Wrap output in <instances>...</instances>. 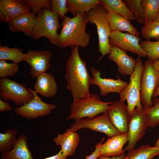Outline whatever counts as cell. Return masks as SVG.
<instances>
[{"instance_id": "obj_32", "label": "cell", "mask_w": 159, "mask_h": 159, "mask_svg": "<svg viewBox=\"0 0 159 159\" xmlns=\"http://www.w3.org/2000/svg\"><path fill=\"white\" fill-rule=\"evenodd\" d=\"M140 33L142 36L149 40L153 39L159 41V22L156 21L149 22L145 24L141 28Z\"/></svg>"}, {"instance_id": "obj_6", "label": "cell", "mask_w": 159, "mask_h": 159, "mask_svg": "<svg viewBox=\"0 0 159 159\" xmlns=\"http://www.w3.org/2000/svg\"><path fill=\"white\" fill-rule=\"evenodd\" d=\"M141 58L138 57L136 59V66L133 73L130 76L129 83L120 94V101L123 102L127 101L130 115L135 108H143L140 97V80L144 68Z\"/></svg>"}, {"instance_id": "obj_29", "label": "cell", "mask_w": 159, "mask_h": 159, "mask_svg": "<svg viewBox=\"0 0 159 159\" xmlns=\"http://www.w3.org/2000/svg\"><path fill=\"white\" fill-rule=\"evenodd\" d=\"M153 106L148 108H143L148 126L154 127L159 124V98L152 99Z\"/></svg>"}, {"instance_id": "obj_45", "label": "cell", "mask_w": 159, "mask_h": 159, "mask_svg": "<svg viewBox=\"0 0 159 159\" xmlns=\"http://www.w3.org/2000/svg\"><path fill=\"white\" fill-rule=\"evenodd\" d=\"M158 78H159V73H158Z\"/></svg>"}, {"instance_id": "obj_17", "label": "cell", "mask_w": 159, "mask_h": 159, "mask_svg": "<svg viewBox=\"0 0 159 159\" xmlns=\"http://www.w3.org/2000/svg\"><path fill=\"white\" fill-rule=\"evenodd\" d=\"M31 10L30 7L24 4L23 0H0L1 21L8 23L20 15Z\"/></svg>"}, {"instance_id": "obj_7", "label": "cell", "mask_w": 159, "mask_h": 159, "mask_svg": "<svg viewBox=\"0 0 159 159\" xmlns=\"http://www.w3.org/2000/svg\"><path fill=\"white\" fill-rule=\"evenodd\" d=\"M26 84H20L7 78L0 79V98L3 101L14 102L22 106L33 98Z\"/></svg>"}, {"instance_id": "obj_12", "label": "cell", "mask_w": 159, "mask_h": 159, "mask_svg": "<svg viewBox=\"0 0 159 159\" xmlns=\"http://www.w3.org/2000/svg\"><path fill=\"white\" fill-rule=\"evenodd\" d=\"M139 36L128 33L112 31L109 37L110 44L125 52H130L138 57H147V54L140 46Z\"/></svg>"}, {"instance_id": "obj_44", "label": "cell", "mask_w": 159, "mask_h": 159, "mask_svg": "<svg viewBox=\"0 0 159 159\" xmlns=\"http://www.w3.org/2000/svg\"><path fill=\"white\" fill-rule=\"evenodd\" d=\"M155 21L159 22V10Z\"/></svg>"}, {"instance_id": "obj_9", "label": "cell", "mask_w": 159, "mask_h": 159, "mask_svg": "<svg viewBox=\"0 0 159 159\" xmlns=\"http://www.w3.org/2000/svg\"><path fill=\"white\" fill-rule=\"evenodd\" d=\"M82 128L103 133L106 135L108 138L121 134L113 125L106 112L92 118H84L76 121L69 129L76 132Z\"/></svg>"}, {"instance_id": "obj_20", "label": "cell", "mask_w": 159, "mask_h": 159, "mask_svg": "<svg viewBox=\"0 0 159 159\" xmlns=\"http://www.w3.org/2000/svg\"><path fill=\"white\" fill-rule=\"evenodd\" d=\"M56 144L61 146V149L67 156L75 153L80 141L79 134L67 128L63 134H59L53 139Z\"/></svg>"}, {"instance_id": "obj_21", "label": "cell", "mask_w": 159, "mask_h": 159, "mask_svg": "<svg viewBox=\"0 0 159 159\" xmlns=\"http://www.w3.org/2000/svg\"><path fill=\"white\" fill-rule=\"evenodd\" d=\"M34 85L35 90L46 97H53L57 93V85L54 77L49 73H42L37 77Z\"/></svg>"}, {"instance_id": "obj_27", "label": "cell", "mask_w": 159, "mask_h": 159, "mask_svg": "<svg viewBox=\"0 0 159 159\" xmlns=\"http://www.w3.org/2000/svg\"><path fill=\"white\" fill-rule=\"evenodd\" d=\"M144 24L155 21L159 10V0H141Z\"/></svg>"}, {"instance_id": "obj_30", "label": "cell", "mask_w": 159, "mask_h": 159, "mask_svg": "<svg viewBox=\"0 0 159 159\" xmlns=\"http://www.w3.org/2000/svg\"><path fill=\"white\" fill-rule=\"evenodd\" d=\"M16 130L9 129L5 133H0V151L2 153L13 148L17 140Z\"/></svg>"}, {"instance_id": "obj_39", "label": "cell", "mask_w": 159, "mask_h": 159, "mask_svg": "<svg viewBox=\"0 0 159 159\" xmlns=\"http://www.w3.org/2000/svg\"><path fill=\"white\" fill-rule=\"evenodd\" d=\"M67 156L60 150L57 154L44 159H67Z\"/></svg>"}, {"instance_id": "obj_43", "label": "cell", "mask_w": 159, "mask_h": 159, "mask_svg": "<svg viewBox=\"0 0 159 159\" xmlns=\"http://www.w3.org/2000/svg\"><path fill=\"white\" fill-rule=\"evenodd\" d=\"M155 146L159 147V138L155 143Z\"/></svg>"}, {"instance_id": "obj_36", "label": "cell", "mask_w": 159, "mask_h": 159, "mask_svg": "<svg viewBox=\"0 0 159 159\" xmlns=\"http://www.w3.org/2000/svg\"><path fill=\"white\" fill-rule=\"evenodd\" d=\"M67 0H51L50 5L52 10L59 15V20L62 19L69 11L67 8Z\"/></svg>"}, {"instance_id": "obj_13", "label": "cell", "mask_w": 159, "mask_h": 159, "mask_svg": "<svg viewBox=\"0 0 159 159\" xmlns=\"http://www.w3.org/2000/svg\"><path fill=\"white\" fill-rule=\"evenodd\" d=\"M52 56L51 52L48 50H28L25 53L22 61L26 62L30 65L29 73L34 78L46 72L51 67L49 61Z\"/></svg>"}, {"instance_id": "obj_23", "label": "cell", "mask_w": 159, "mask_h": 159, "mask_svg": "<svg viewBox=\"0 0 159 159\" xmlns=\"http://www.w3.org/2000/svg\"><path fill=\"white\" fill-rule=\"evenodd\" d=\"M107 19L112 31L127 32L139 36L140 33L131 24L130 20L118 14H108Z\"/></svg>"}, {"instance_id": "obj_35", "label": "cell", "mask_w": 159, "mask_h": 159, "mask_svg": "<svg viewBox=\"0 0 159 159\" xmlns=\"http://www.w3.org/2000/svg\"><path fill=\"white\" fill-rule=\"evenodd\" d=\"M23 2L31 8L32 12L35 15L38 14L43 8L52 10L49 0H24Z\"/></svg>"}, {"instance_id": "obj_14", "label": "cell", "mask_w": 159, "mask_h": 159, "mask_svg": "<svg viewBox=\"0 0 159 159\" xmlns=\"http://www.w3.org/2000/svg\"><path fill=\"white\" fill-rule=\"evenodd\" d=\"M106 112L112 123L120 133H127L130 115L124 102L119 100L112 102Z\"/></svg>"}, {"instance_id": "obj_34", "label": "cell", "mask_w": 159, "mask_h": 159, "mask_svg": "<svg viewBox=\"0 0 159 159\" xmlns=\"http://www.w3.org/2000/svg\"><path fill=\"white\" fill-rule=\"evenodd\" d=\"M19 70L18 64L9 63L5 60H0V77H12L18 72Z\"/></svg>"}, {"instance_id": "obj_3", "label": "cell", "mask_w": 159, "mask_h": 159, "mask_svg": "<svg viewBox=\"0 0 159 159\" xmlns=\"http://www.w3.org/2000/svg\"><path fill=\"white\" fill-rule=\"evenodd\" d=\"M58 14L51 10L42 9L38 13L32 37L36 40L46 37L50 43L58 46V30L62 27Z\"/></svg>"}, {"instance_id": "obj_19", "label": "cell", "mask_w": 159, "mask_h": 159, "mask_svg": "<svg viewBox=\"0 0 159 159\" xmlns=\"http://www.w3.org/2000/svg\"><path fill=\"white\" fill-rule=\"evenodd\" d=\"M36 18L32 12L24 13L10 21L8 23L9 28L13 32H21L26 35L32 37Z\"/></svg>"}, {"instance_id": "obj_8", "label": "cell", "mask_w": 159, "mask_h": 159, "mask_svg": "<svg viewBox=\"0 0 159 159\" xmlns=\"http://www.w3.org/2000/svg\"><path fill=\"white\" fill-rule=\"evenodd\" d=\"M144 64L140 82V100L144 108H148L153 106V95L159 85V72L155 70L150 60L148 59Z\"/></svg>"}, {"instance_id": "obj_41", "label": "cell", "mask_w": 159, "mask_h": 159, "mask_svg": "<svg viewBox=\"0 0 159 159\" xmlns=\"http://www.w3.org/2000/svg\"><path fill=\"white\" fill-rule=\"evenodd\" d=\"M153 65L155 70L159 72V60L152 62Z\"/></svg>"}, {"instance_id": "obj_38", "label": "cell", "mask_w": 159, "mask_h": 159, "mask_svg": "<svg viewBox=\"0 0 159 159\" xmlns=\"http://www.w3.org/2000/svg\"><path fill=\"white\" fill-rule=\"evenodd\" d=\"M12 108L9 103L6 101H4L0 99V112L11 111Z\"/></svg>"}, {"instance_id": "obj_24", "label": "cell", "mask_w": 159, "mask_h": 159, "mask_svg": "<svg viewBox=\"0 0 159 159\" xmlns=\"http://www.w3.org/2000/svg\"><path fill=\"white\" fill-rule=\"evenodd\" d=\"M108 14L114 13L130 20H135L134 15L122 0H100Z\"/></svg>"}, {"instance_id": "obj_5", "label": "cell", "mask_w": 159, "mask_h": 159, "mask_svg": "<svg viewBox=\"0 0 159 159\" xmlns=\"http://www.w3.org/2000/svg\"><path fill=\"white\" fill-rule=\"evenodd\" d=\"M112 102L102 101L98 95L95 94L73 100L70 107V114L67 119H74L76 121L85 117H94L106 112Z\"/></svg>"}, {"instance_id": "obj_11", "label": "cell", "mask_w": 159, "mask_h": 159, "mask_svg": "<svg viewBox=\"0 0 159 159\" xmlns=\"http://www.w3.org/2000/svg\"><path fill=\"white\" fill-rule=\"evenodd\" d=\"M28 89L33 95L32 99L27 103L14 109V112L20 116L27 120L36 119L48 115L57 108L56 105L43 102L35 90L31 88Z\"/></svg>"}, {"instance_id": "obj_31", "label": "cell", "mask_w": 159, "mask_h": 159, "mask_svg": "<svg viewBox=\"0 0 159 159\" xmlns=\"http://www.w3.org/2000/svg\"><path fill=\"white\" fill-rule=\"evenodd\" d=\"M139 44L142 49L147 53L148 59L152 62L159 60V41L155 42L141 41Z\"/></svg>"}, {"instance_id": "obj_2", "label": "cell", "mask_w": 159, "mask_h": 159, "mask_svg": "<svg viewBox=\"0 0 159 159\" xmlns=\"http://www.w3.org/2000/svg\"><path fill=\"white\" fill-rule=\"evenodd\" d=\"M88 23L87 13H79L73 17L65 16L62 19L58 46L62 48L77 46L87 47L90 38V35L86 31Z\"/></svg>"}, {"instance_id": "obj_10", "label": "cell", "mask_w": 159, "mask_h": 159, "mask_svg": "<svg viewBox=\"0 0 159 159\" xmlns=\"http://www.w3.org/2000/svg\"><path fill=\"white\" fill-rule=\"evenodd\" d=\"M143 108H135L130 115L127 133L128 145L123 149L128 153L135 149L136 144L144 135L148 126Z\"/></svg>"}, {"instance_id": "obj_37", "label": "cell", "mask_w": 159, "mask_h": 159, "mask_svg": "<svg viewBox=\"0 0 159 159\" xmlns=\"http://www.w3.org/2000/svg\"><path fill=\"white\" fill-rule=\"evenodd\" d=\"M104 139V138H102L101 142L96 144L94 151L90 155H87L85 159H96L100 155V146Z\"/></svg>"}, {"instance_id": "obj_22", "label": "cell", "mask_w": 159, "mask_h": 159, "mask_svg": "<svg viewBox=\"0 0 159 159\" xmlns=\"http://www.w3.org/2000/svg\"><path fill=\"white\" fill-rule=\"evenodd\" d=\"M1 157L2 159H33L25 135L19 136L12 150L2 153Z\"/></svg>"}, {"instance_id": "obj_42", "label": "cell", "mask_w": 159, "mask_h": 159, "mask_svg": "<svg viewBox=\"0 0 159 159\" xmlns=\"http://www.w3.org/2000/svg\"><path fill=\"white\" fill-rule=\"evenodd\" d=\"M159 95V85L155 90L153 95V98H155Z\"/></svg>"}, {"instance_id": "obj_26", "label": "cell", "mask_w": 159, "mask_h": 159, "mask_svg": "<svg viewBox=\"0 0 159 159\" xmlns=\"http://www.w3.org/2000/svg\"><path fill=\"white\" fill-rule=\"evenodd\" d=\"M159 155V147L143 145L128 152L125 159H151Z\"/></svg>"}, {"instance_id": "obj_40", "label": "cell", "mask_w": 159, "mask_h": 159, "mask_svg": "<svg viewBox=\"0 0 159 159\" xmlns=\"http://www.w3.org/2000/svg\"><path fill=\"white\" fill-rule=\"evenodd\" d=\"M126 156L125 153L119 156L110 157H106L100 155L96 159H125Z\"/></svg>"}, {"instance_id": "obj_1", "label": "cell", "mask_w": 159, "mask_h": 159, "mask_svg": "<svg viewBox=\"0 0 159 159\" xmlns=\"http://www.w3.org/2000/svg\"><path fill=\"white\" fill-rule=\"evenodd\" d=\"M79 47L71 48L65 68L67 88L71 92L73 100L90 96V87L92 81L86 62L79 55Z\"/></svg>"}, {"instance_id": "obj_25", "label": "cell", "mask_w": 159, "mask_h": 159, "mask_svg": "<svg viewBox=\"0 0 159 159\" xmlns=\"http://www.w3.org/2000/svg\"><path fill=\"white\" fill-rule=\"evenodd\" d=\"M100 4L99 0H67V8L73 16L81 12L88 13Z\"/></svg>"}, {"instance_id": "obj_16", "label": "cell", "mask_w": 159, "mask_h": 159, "mask_svg": "<svg viewBox=\"0 0 159 159\" xmlns=\"http://www.w3.org/2000/svg\"><path fill=\"white\" fill-rule=\"evenodd\" d=\"M110 46L109 59L117 64L118 66L117 71L121 75L131 76L136 66V59L129 56L126 52L118 47L110 44Z\"/></svg>"}, {"instance_id": "obj_4", "label": "cell", "mask_w": 159, "mask_h": 159, "mask_svg": "<svg viewBox=\"0 0 159 159\" xmlns=\"http://www.w3.org/2000/svg\"><path fill=\"white\" fill-rule=\"evenodd\" d=\"M108 14L105 8L100 4L87 13L88 23L95 24L97 28L98 50L101 55L98 58V62L110 52L109 37L112 31L108 20Z\"/></svg>"}, {"instance_id": "obj_18", "label": "cell", "mask_w": 159, "mask_h": 159, "mask_svg": "<svg viewBox=\"0 0 159 159\" xmlns=\"http://www.w3.org/2000/svg\"><path fill=\"white\" fill-rule=\"evenodd\" d=\"M127 133L120 134L108 138L102 143L100 148V155L106 157L117 156L124 154V145L128 142Z\"/></svg>"}, {"instance_id": "obj_15", "label": "cell", "mask_w": 159, "mask_h": 159, "mask_svg": "<svg viewBox=\"0 0 159 159\" xmlns=\"http://www.w3.org/2000/svg\"><path fill=\"white\" fill-rule=\"evenodd\" d=\"M90 68L92 75V85L99 87L100 95L102 96H106L110 92L118 93L120 94L128 84L126 81L121 80L118 75L117 79L102 78L100 71L93 67Z\"/></svg>"}, {"instance_id": "obj_28", "label": "cell", "mask_w": 159, "mask_h": 159, "mask_svg": "<svg viewBox=\"0 0 159 159\" xmlns=\"http://www.w3.org/2000/svg\"><path fill=\"white\" fill-rule=\"evenodd\" d=\"M23 49L18 47L10 48L5 45L0 47V60H10L19 64L22 61L25 53Z\"/></svg>"}, {"instance_id": "obj_33", "label": "cell", "mask_w": 159, "mask_h": 159, "mask_svg": "<svg viewBox=\"0 0 159 159\" xmlns=\"http://www.w3.org/2000/svg\"><path fill=\"white\" fill-rule=\"evenodd\" d=\"M141 0H123L127 7L134 15L135 20L138 23L144 24L142 10L141 4Z\"/></svg>"}]
</instances>
